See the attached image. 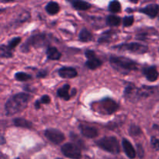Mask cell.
Instances as JSON below:
<instances>
[{
    "label": "cell",
    "instance_id": "cell-1",
    "mask_svg": "<svg viewBox=\"0 0 159 159\" xmlns=\"http://www.w3.org/2000/svg\"><path fill=\"white\" fill-rule=\"evenodd\" d=\"M30 99L27 93H18L12 96L5 105V111L7 116H12L23 111Z\"/></svg>",
    "mask_w": 159,
    "mask_h": 159
},
{
    "label": "cell",
    "instance_id": "cell-2",
    "mask_svg": "<svg viewBox=\"0 0 159 159\" xmlns=\"http://www.w3.org/2000/svg\"><path fill=\"white\" fill-rule=\"evenodd\" d=\"M110 62L114 69L124 75H127L138 69V64L134 61L125 57L111 56Z\"/></svg>",
    "mask_w": 159,
    "mask_h": 159
},
{
    "label": "cell",
    "instance_id": "cell-3",
    "mask_svg": "<svg viewBox=\"0 0 159 159\" xmlns=\"http://www.w3.org/2000/svg\"><path fill=\"white\" fill-rule=\"evenodd\" d=\"M102 150L112 154H118L120 152L119 141L115 137H104L96 142Z\"/></svg>",
    "mask_w": 159,
    "mask_h": 159
},
{
    "label": "cell",
    "instance_id": "cell-4",
    "mask_svg": "<svg viewBox=\"0 0 159 159\" xmlns=\"http://www.w3.org/2000/svg\"><path fill=\"white\" fill-rule=\"evenodd\" d=\"M48 43V37L44 34H38L33 35L26 40V43L21 47V50L23 52H27L30 47L35 48H43Z\"/></svg>",
    "mask_w": 159,
    "mask_h": 159
},
{
    "label": "cell",
    "instance_id": "cell-5",
    "mask_svg": "<svg viewBox=\"0 0 159 159\" xmlns=\"http://www.w3.org/2000/svg\"><path fill=\"white\" fill-rule=\"evenodd\" d=\"M113 48L117 49L119 51H129V52L134 53L138 54H145L148 51V47L147 45H144L143 43H121L120 45L114 46Z\"/></svg>",
    "mask_w": 159,
    "mask_h": 159
},
{
    "label": "cell",
    "instance_id": "cell-6",
    "mask_svg": "<svg viewBox=\"0 0 159 159\" xmlns=\"http://www.w3.org/2000/svg\"><path fill=\"white\" fill-rule=\"evenodd\" d=\"M99 113L106 115H111L119 109V105L116 101L110 98H105L99 102Z\"/></svg>",
    "mask_w": 159,
    "mask_h": 159
},
{
    "label": "cell",
    "instance_id": "cell-7",
    "mask_svg": "<svg viewBox=\"0 0 159 159\" xmlns=\"http://www.w3.org/2000/svg\"><path fill=\"white\" fill-rule=\"evenodd\" d=\"M61 152L66 158L70 159H81L82 152L80 148L72 143H66L61 147Z\"/></svg>",
    "mask_w": 159,
    "mask_h": 159
},
{
    "label": "cell",
    "instance_id": "cell-8",
    "mask_svg": "<svg viewBox=\"0 0 159 159\" xmlns=\"http://www.w3.org/2000/svg\"><path fill=\"white\" fill-rule=\"evenodd\" d=\"M44 136L47 139L54 144H60L65 139V134L59 130L54 128L47 129L44 131Z\"/></svg>",
    "mask_w": 159,
    "mask_h": 159
},
{
    "label": "cell",
    "instance_id": "cell-9",
    "mask_svg": "<svg viewBox=\"0 0 159 159\" xmlns=\"http://www.w3.org/2000/svg\"><path fill=\"white\" fill-rule=\"evenodd\" d=\"M85 57L87 61L85 62V65L90 70H95L99 68L102 65V62L99 58H98L95 51L92 50H86L85 52Z\"/></svg>",
    "mask_w": 159,
    "mask_h": 159
},
{
    "label": "cell",
    "instance_id": "cell-10",
    "mask_svg": "<svg viewBox=\"0 0 159 159\" xmlns=\"http://www.w3.org/2000/svg\"><path fill=\"white\" fill-rule=\"evenodd\" d=\"M79 129H80L82 134L87 138H94L97 137L98 134H99L97 129L94 127H91V126L80 124L79 125Z\"/></svg>",
    "mask_w": 159,
    "mask_h": 159
},
{
    "label": "cell",
    "instance_id": "cell-11",
    "mask_svg": "<svg viewBox=\"0 0 159 159\" xmlns=\"http://www.w3.org/2000/svg\"><path fill=\"white\" fill-rule=\"evenodd\" d=\"M157 89L155 86H148V85H143L141 88H138V93H137V98L138 99H144L149 96H152L155 93V90Z\"/></svg>",
    "mask_w": 159,
    "mask_h": 159
},
{
    "label": "cell",
    "instance_id": "cell-12",
    "mask_svg": "<svg viewBox=\"0 0 159 159\" xmlns=\"http://www.w3.org/2000/svg\"><path fill=\"white\" fill-rule=\"evenodd\" d=\"M139 11L140 12L148 16L151 18H155L159 14V6L158 4H149Z\"/></svg>",
    "mask_w": 159,
    "mask_h": 159
},
{
    "label": "cell",
    "instance_id": "cell-13",
    "mask_svg": "<svg viewBox=\"0 0 159 159\" xmlns=\"http://www.w3.org/2000/svg\"><path fill=\"white\" fill-rule=\"evenodd\" d=\"M143 74L149 82H155L158 79V71L155 66H149L143 69Z\"/></svg>",
    "mask_w": 159,
    "mask_h": 159
},
{
    "label": "cell",
    "instance_id": "cell-14",
    "mask_svg": "<svg viewBox=\"0 0 159 159\" xmlns=\"http://www.w3.org/2000/svg\"><path fill=\"white\" fill-rule=\"evenodd\" d=\"M58 75L63 79H73L78 75L75 68L72 67H62L58 70Z\"/></svg>",
    "mask_w": 159,
    "mask_h": 159
},
{
    "label": "cell",
    "instance_id": "cell-15",
    "mask_svg": "<svg viewBox=\"0 0 159 159\" xmlns=\"http://www.w3.org/2000/svg\"><path fill=\"white\" fill-rule=\"evenodd\" d=\"M122 144L126 155L130 159L135 158V157L137 156L136 151H135L133 145L130 144V141L127 139H126V138H124V139L122 140Z\"/></svg>",
    "mask_w": 159,
    "mask_h": 159
},
{
    "label": "cell",
    "instance_id": "cell-16",
    "mask_svg": "<svg viewBox=\"0 0 159 159\" xmlns=\"http://www.w3.org/2000/svg\"><path fill=\"white\" fill-rule=\"evenodd\" d=\"M137 93H138V88L133 84H130L127 85L124 89V96L130 100H138L137 98Z\"/></svg>",
    "mask_w": 159,
    "mask_h": 159
},
{
    "label": "cell",
    "instance_id": "cell-17",
    "mask_svg": "<svg viewBox=\"0 0 159 159\" xmlns=\"http://www.w3.org/2000/svg\"><path fill=\"white\" fill-rule=\"evenodd\" d=\"M46 54L48 58L52 61L59 60L61 57V53L55 47H49L47 49Z\"/></svg>",
    "mask_w": 159,
    "mask_h": 159
},
{
    "label": "cell",
    "instance_id": "cell-18",
    "mask_svg": "<svg viewBox=\"0 0 159 159\" xmlns=\"http://www.w3.org/2000/svg\"><path fill=\"white\" fill-rule=\"evenodd\" d=\"M70 85L68 84H65L63 86L59 88L57 91V96L61 99H64L65 100H69L71 98V94L69 93Z\"/></svg>",
    "mask_w": 159,
    "mask_h": 159
},
{
    "label": "cell",
    "instance_id": "cell-19",
    "mask_svg": "<svg viewBox=\"0 0 159 159\" xmlns=\"http://www.w3.org/2000/svg\"><path fill=\"white\" fill-rule=\"evenodd\" d=\"M14 125L16 127H22V128L26 129H31L33 127V124L30 121L24 119V118H16L13 120Z\"/></svg>",
    "mask_w": 159,
    "mask_h": 159
},
{
    "label": "cell",
    "instance_id": "cell-20",
    "mask_svg": "<svg viewBox=\"0 0 159 159\" xmlns=\"http://www.w3.org/2000/svg\"><path fill=\"white\" fill-rule=\"evenodd\" d=\"M115 34H116V33L114 32V30H112L106 31V32L102 33V34H101L99 40H98V42H99V43H110L112 40V37H113V35H114Z\"/></svg>",
    "mask_w": 159,
    "mask_h": 159
},
{
    "label": "cell",
    "instance_id": "cell-21",
    "mask_svg": "<svg viewBox=\"0 0 159 159\" xmlns=\"http://www.w3.org/2000/svg\"><path fill=\"white\" fill-rule=\"evenodd\" d=\"M79 40L83 43H87V42H90L93 40V36L89 31L85 28L81 30L80 33H79Z\"/></svg>",
    "mask_w": 159,
    "mask_h": 159
},
{
    "label": "cell",
    "instance_id": "cell-22",
    "mask_svg": "<svg viewBox=\"0 0 159 159\" xmlns=\"http://www.w3.org/2000/svg\"><path fill=\"white\" fill-rule=\"evenodd\" d=\"M73 7L77 10L85 11L91 8V4L85 1H72L71 2Z\"/></svg>",
    "mask_w": 159,
    "mask_h": 159
},
{
    "label": "cell",
    "instance_id": "cell-23",
    "mask_svg": "<svg viewBox=\"0 0 159 159\" xmlns=\"http://www.w3.org/2000/svg\"><path fill=\"white\" fill-rule=\"evenodd\" d=\"M47 12L50 15H55L60 10V6H59L58 3L55 2H50L47 4L46 7H45Z\"/></svg>",
    "mask_w": 159,
    "mask_h": 159
},
{
    "label": "cell",
    "instance_id": "cell-24",
    "mask_svg": "<svg viewBox=\"0 0 159 159\" xmlns=\"http://www.w3.org/2000/svg\"><path fill=\"white\" fill-rule=\"evenodd\" d=\"M107 24L110 26H117L120 24L121 19L120 17L115 15H110L107 17Z\"/></svg>",
    "mask_w": 159,
    "mask_h": 159
},
{
    "label": "cell",
    "instance_id": "cell-25",
    "mask_svg": "<svg viewBox=\"0 0 159 159\" xmlns=\"http://www.w3.org/2000/svg\"><path fill=\"white\" fill-rule=\"evenodd\" d=\"M0 55L2 57L9 58V57H12L13 56V53L12 52V50L9 49V47L2 44L1 48H0Z\"/></svg>",
    "mask_w": 159,
    "mask_h": 159
},
{
    "label": "cell",
    "instance_id": "cell-26",
    "mask_svg": "<svg viewBox=\"0 0 159 159\" xmlns=\"http://www.w3.org/2000/svg\"><path fill=\"white\" fill-rule=\"evenodd\" d=\"M109 10L113 13H117L121 11V4L118 1L110 2L109 4Z\"/></svg>",
    "mask_w": 159,
    "mask_h": 159
},
{
    "label": "cell",
    "instance_id": "cell-27",
    "mask_svg": "<svg viewBox=\"0 0 159 159\" xmlns=\"http://www.w3.org/2000/svg\"><path fill=\"white\" fill-rule=\"evenodd\" d=\"M15 79L19 82H26V81L30 80L32 79V76L30 75L27 74L25 72H17L15 74Z\"/></svg>",
    "mask_w": 159,
    "mask_h": 159
},
{
    "label": "cell",
    "instance_id": "cell-28",
    "mask_svg": "<svg viewBox=\"0 0 159 159\" xmlns=\"http://www.w3.org/2000/svg\"><path fill=\"white\" fill-rule=\"evenodd\" d=\"M129 134L132 137H138L142 134V131H141V129L140 128V127H138V125L132 124L129 129Z\"/></svg>",
    "mask_w": 159,
    "mask_h": 159
},
{
    "label": "cell",
    "instance_id": "cell-29",
    "mask_svg": "<svg viewBox=\"0 0 159 159\" xmlns=\"http://www.w3.org/2000/svg\"><path fill=\"white\" fill-rule=\"evenodd\" d=\"M70 138H71V139L75 143V145H77L78 147L82 148L85 146L83 141H82V140L79 138V136H78L77 134H73V133L70 134Z\"/></svg>",
    "mask_w": 159,
    "mask_h": 159
},
{
    "label": "cell",
    "instance_id": "cell-30",
    "mask_svg": "<svg viewBox=\"0 0 159 159\" xmlns=\"http://www.w3.org/2000/svg\"><path fill=\"white\" fill-rule=\"evenodd\" d=\"M21 42V37H16L14 38H12V40H9V43H8V47H9V49L12 50L19 44V43Z\"/></svg>",
    "mask_w": 159,
    "mask_h": 159
},
{
    "label": "cell",
    "instance_id": "cell-31",
    "mask_svg": "<svg viewBox=\"0 0 159 159\" xmlns=\"http://www.w3.org/2000/svg\"><path fill=\"white\" fill-rule=\"evenodd\" d=\"M134 22V17L133 16H128L124 17L123 23H124V26L125 27H128V26H130L133 25Z\"/></svg>",
    "mask_w": 159,
    "mask_h": 159
},
{
    "label": "cell",
    "instance_id": "cell-32",
    "mask_svg": "<svg viewBox=\"0 0 159 159\" xmlns=\"http://www.w3.org/2000/svg\"><path fill=\"white\" fill-rule=\"evenodd\" d=\"M151 143H152V145L155 150H159V139L156 138L155 137H152L151 138Z\"/></svg>",
    "mask_w": 159,
    "mask_h": 159
},
{
    "label": "cell",
    "instance_id": "cell-33",
    "mask_svg": "<svg viewBox=\"0 0 159 159\" xmlns=\"http://www.w3.org/2000/svg\"><path fill=\"white\" fill-rule=\"evenodd\" d=\"M40 103L43 104H48L51 102V98L48 96V95H44V96H42L40 99Z\"/></svg>",
    "mask_w": 159,
    "mask_h": 159
},
{
    "label": "cell",
    "instance_id": "cell-34",
    "mask_svg": "<svg viewBox=\"0 0 159 159\" xmlns=\"http://www.w3.org/2000/svg\"><path fill=\"white\" fill-rule=\"evenodd\" d=\"M137 148H138V155L140 158L144 157V149L141 144H137Z\"/></svg>",
    "mask_w": 159,
    "mask_h": 159
},
{
    "label": "cell",
    "instance_id": "cell-35",
    "mask_svg": "<svg viewBox=\"0 0 159 159\" xmlns=\"http://www.w3.org/2000/svg\"><path fill=\"white\" fill-rule=\"evenodd\" d=\"M47 75H48V71L46 70H40L37 72V77L38 78H43V77H46Z\"/></svg>",
    "mask_w": 159,
    "mask_h": 159
},
{
    "label": "cell",
    "instance_id": "cell-36",
    "mask_svg": "<svg viewBox=\"0 0 159 159\" xmlns=\"http://www.w3.org/2000/svg\"><path fill=\"white\" fill-rule=\"evenodd\" d=\"M40 100H37V101H36L35 102V104H34V106H35V108L37 109V110H39V109L40 108Z\"/></svg>",
    "mask_w": 159,
    "mask_h": 159
},
{
    "label": "cell",
    "instance_id": "cell-37",
    "mask_svg": "<svg viewBox=\"0 0 159 159\" xmlns=\"http://www.w3.org/2000/svg\"><path fill=\"white\" fill-rule=\"evenodd\" d=\"M56 159H61V158H56Z\"/></svg>",
    "mask_w": 159,
    "mask_h": 159
},
{
    "label": "cell",
    "instance_id": "cell-38",
    "mask_svg": "<svg viewBox=\"0 0 159 159\" xmlns=\"http://www.w3.org/2000/svg\"><path fill=\"white\" fill-rule=\"evenodd\" d=\"M16 159H21V158H16Z\"/></svg>",
    "mask_w": 159,
    "mask_h": 159
}]
</instances>
